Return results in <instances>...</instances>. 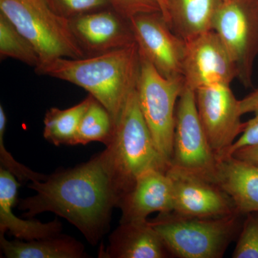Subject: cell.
I'll use <instances>...</instances> for the list:
<instances>
[{
	"label": "cell",
	"instance_id": "d6986e66",
	"mask_svg": "<svg viewBox=\"0 0 258 258\" xmlns=\"http://www.w3.org/2000/svg\"><path fill=\"white\" fill-rule=\"evenodd\" d=\"M0 245L8 258H81L86 255L81 242L61 234L40 240L9 241L0 233Z\"/></svg>",
	"mask_w": 258,
	"mask_h": 258
},
{
	"label": "cell",
	"instance_id": "30bf717a",
	"mask_svg": "<svg viewBox=\"0 0 258 258\" xmlns=\"http://www.w3.org/2000/svg\"><path fill=\"white\" fill-rule=\"evenodd\" d=\"M139 54L169 79H183L185 40L176 35L162 13H148L129 20Z\"/></svg>",
	"mask_w": 258,
	"mask_h": 258
},
{
	"label": "cell",
	"instance_id": "8fae6325",
	"mask_svg": "<svg viewBox=\"0 0 258 258\" xmlns=\"http://www.w3.org/2000/svg\"><path fill=\"white\" fill-rule=\"evenodd\" d=\"M237 77L234 61L213 30L185 41L182 64L185 87L195 91L215 85L230 86Z\"/></svg>",
	"mask_w": 258,
	"mask_h": 258
},
{
	"label": "cell",
	"instance_id": "277c9868",
	"mask_svg": "<svg viewBox=\"0 0 258 258\" xmlns=\"http://www.w3.org/2000/svg\"><path fill=\"white\" fill-rule=\"evenodd\" d=\"M106 149L111 155L123 196L133 187L137 177L144 171L169 169L170 164L156 147L141 111L137 89L125 103Z\"/></svg>",
	"mask_w": 258,
	"mask_h": 258
},
{
	"label": "cell",
	"instance_id": "5bb4252c",
	"mask_svg": "<svg viewBox=\"0 0 258 258\" xmlns=\"http://www.w3.org/2000/svg\"><path fill=\"white\" fill-rule=\"evenodd\" d=\"M118 208L122 212L120 223L146 221L154 212L174 211L172 183L166 171L152 169L142 173Z\"/></svg>",
	"mask_w": 258,
	"mask_h": 258
},
{
	"label": "cell",
	"instance_id": "484cf974",
	"mask_svg": "<svg viewBox=\"0 0 258 258\" xmlns=\"http://www.w3.org/2000/svg\"><path fill=\"white\" fill-rule=\"evenodd\" d=\"M57 14L72 19L109 5L108 0H48Z\"/></svg>",
	"mask_w": 258,
	"mask_h": 258
},
{
	"label": "cell",
	"instance_id": "9a60e30c",
	"mask_svg": "<svg viewBox=\"0 0 258 258\" xmlns=\"http://www.w3.org/2000/svg\"><path fill=\"white\" fill-rule=\"evenodd\" d=\"M171 254L149 220L122 222L109 237L106 250L99 257L166 258Z\"/></svg>",
	"mask_w": 258,
	"mask_h": 258
},
{
	"label": "cell",
	"instance_id": "603a6c76",
	"mask_svg": "<svg viewBox=\"0 0 258 258\" xmlns=\"http://www.w3.org/2000/svg\"><path fill=\"white\" fill-rule=\"evenodd\" d=\"M240 106L242 115L252 113L253 117L246 122L243 133L241 134L223 158L230 157L240 148L258 143V87L240 100Z\"/></svg>",
	"mask_w": 258,
	"mask_h": 258
},
{
	"label": "cell",
	"instance_id": "ffe728a7",
	"mask_svg": "<svg viewBox=\"0 0 258 258\" xmlns=\"http://www.w3.org/2000/svg\"><path fill=\"white\" fill-rule=\"evenodd\" d=\"M93 98L89 95L79 104L67 109H49L44 118V138L54 145L74 146L80 123Z\"/></svg>",
	"mask_w": 258,
	"mask_h": 258
},
{
	"label": "cell",
	"instance_id": "2e32d148",
	"mask_svg": "<svg viewBox=\"0 0 258 258\" xmlns=\"http://www.w3.org/2000/svg\"><path fill=\"white\" fill-rule=\"evenodd\" d=\"M18 180L10 171L0 168V233L9 232L18 240H32L60 235L62 223L57 218L43 223L19 218L13 213L17 203Z\"/></svg>",
	"mask_w": 258,
	"mask_h": 258
},
{
	"label": "cell",
	"instance_id": "9c48e42d",
	"mask_svg": "<svg viewBox=\"0 0 258 258\" xmlns=\"http://www.w3.org/2000/svg\"><path fill=\"white\" fill-rule=\"evenodd\" d=\"M199 118L218 160L243 133L240 100L229 85H215L195 91Z\"/></svg>",
	"mask_w": 258,
	"mask_h": 258
},
{
	"label": "cell",
	"instance_id": "d4e9b609",
	"mask_svg": "<svg viewBox=\"0 0 258 258\" xmlns=\"http://www.w3.org/2000/svg\"><path fill=\"white\" fill-rule=\"evenodd\" d=\"M232 257L258 258V212L244 216Z\"/></svg>",
	"mask_w": 258,
	"mask_h": 258
},
{
	"label": "cell",
	"instance_id": "f1b7e54d",
	"mask_svg": "<svg viewBox=\"0 0 258 258\" xmlns=\"http://www.w3.org/2000/svg\"><path fill=\"white\" fill-rule=\"evenodd\" d=\"M159 3V6H160L161 13H162L163 16L165 18L166 22H168V13H167V5H166V0H157Z\"/></svg>",
	"mask_w": 258,
	"mask_h": 258
},
{
	"label": "cell",
	"instance_id": "7c38bea8",
	"mask_svg": "<svg viewBox=\"0 0 258 258\" xmlns=\"http://www.w3.org/2000/svg\"><path fill=\"white\" fill-rule=\"evenodd\" d=\"M174 212L194 217L227 216L237 212L229 195L216 183L169 166Z\"/></svg>",
	"mask_w": 258,
	"mask_h": 258
},
{
	"label": "cell",
	"instance_id": "6da1fadb",
	"mask_svg": "<svg viewBox=\"0 0 258 258\" xmlns=\"http://www.w3.org/2000/svg\"><path fill=\"white\" fill-rule=\"evenodd\" d=\"M28 187L36 195L17 204L31 217L51 212L67 220L81 231L88 242L96 244L108 228L112 210L122 198L108 149L87 162L56 172Z\"/></svg>",
	"mask_w": 258,
	"mask_h": 258
},
{
	"label": "cell",
	"instance_id": "7a4b0ae2",
	"mask_svg": "<svg viewBox=\"0 0 258 258\" xmlns=\"http://www.w3.org/2000/svg\"><path fill=\"white\" fill-rule=\"evenodd\" d=\"M141 57L137 42L82 58L59 57L37 66V74L83 88L109 112L115 123L127 100L137 89Z\"/></svg>",
	"mask_w": 258,
	"mask_h": 258
},
{
	"label": "cell",
	"instance_id": "ac0fdd59",
	"mask_svg": "<svg viewBox=\"0 0 258 258\" xmlns=\"http://www.w3.org/2000/svg\"><path fill=\"white\" fill-rule=\"evenodd\" d=\"M221 0H166L168 22L183 40L212 30V22Z\"/></svg>",
	"mask_w": 258,
	"mask_h": 258
},
{
	"label": "cell",
	"instance_id": "52a82bcc",
	"mask_svg": "<svg viewBox=\"0 0 258 258\" xmlns=\"http://www.w3.org/2000/svg\"><path fill=\"white\" fill-rule=\"evenodd\" d=\"M212 30L233 60L237 79L244 88H252L258 56V0H221Z\"/></svg>",
	"mask_w": 258,
	"mask_h": 258
},
{
	"label": "cell",
	"instance_id": "44dd1931",
	"mask_svg": "<svg viewBox=\"0 0 258 258\" xmlns=\"http://www.w3.org/2000/svg\"><path fill=\"white\" fill-rule=\"evenodd\" d=\"M113 131L114 123L109 112L93 98L80 123L75 145L98 142L107 147L111 142Z\"/></svg>",
	"mask_w": 258,
	"mask_h": 258
},
{
	"label": "cell",
	"instance_id": "cb8c5ba5",
	"mask_svg": "<svg viewBox=\"0 0 258 258\" xmlns=\"http://www.w3.org/2000/svg\"><path fill=\"white\" fill-rule=\"evenodd\" d=\"M7 115L4 108L0 106V162L1 167L13 174L20 181H43L47 176L39 174L18 162L8 152L5 146L4 137L6 130Z\"/></svg>",
	"mask_w": 258,
	"mask_h": 258
},
{
	"label": "cell",
	"instance_id": "83f0119b",
	"mask_svg": "<svg viewBox=\"0 0 258 258\" xmlns=\"http://www.w3.org/2000/svg\"><path fill=\"white\" fill-rule=\"evenodd\" d=\"M231 156L258 166V143L240 148Z\"/></svg>",
	"mask_w": 258,
	"mask_h": 258
},
{
	"label": "cell",
	"instance_id": "3957f363",
	"mask_svg": "<svg viewBox=\"0 0 258 258\" xmlns=\"http://www.w3.org/2000/svg\"><path fill=\"white\" fill-rule=\"evenodd\" d=\"M244 216L238 212L219 217H186L171 212L159 214L149 222L172 257L221 258L238 237Z\"/></svg>",
	"mask_w": 258,
	"mask_h": 258
},
{
	"label": "cell",
	"instance_id": "ba28073f",
	"mask_svg": "<svg viewBox=\"0 0 258 258\" xmlns=\"http://www.w3.org/2000/svg\"><path fill=\"white\" fill-rule=\"evenodd\" d=\"M218 164L199 118L195 91L184 86L176 106L170 166L217 184Z\"/></svg>",
	"mask_w": 258,
	"mask_h": 258
},
{
	"label": "cell",
	"instance_id": "8992f818",
	"mask_svg": "<svg viewBox=\"0 0 258 258\" xmlns=\"http://www.w3.org/2000/svg\"><path fill=\"white\" fill-rule=\"evenodd\" d=\"M140 57L137 86L139 106L156 147L170 164L176 106L184 88V81L164 78L143 56Z\"/></svg>",
	"mask_w": 258,
	"mask_h": 258
},
{
	"label": "cell",
	"instance_id": "4fadbf2b",
	"mask_svg": "<svg viewBox=\"0 0 258 258\" xmlns=\"http://www.w3.org/2000/svg\"><path fill=\"white\" fill-rule=\"evenodd\" d=\"M75 37L86 56L122 48L135 42L128 20L115 12L93 11L70 19Z\"/></svg>",
	"mask_w": 258,
	"mask_h": 258
},
{
	"label": "cell",
	"instance_id": "4316f807",
	"mask_svg": "<svg viewBox=\"0 0 258 258\" xmlns=\"http://www.w3.org/2000/svg\"><path fill=\"white\" fill-rule=\"evenodd\" d=\"M115 13L125 20L148 13H161L157 0H108Z\"/></svg>",
	"mask_w": 258,
	"mask_h": 258
},
{
	"label": "cell",
	"instance_id": "5b68a950",
	"mask_svg": "<svg viewBox=\"0 0 258 258\" xmlns=\"http://www.w3.org/2000/svg\"><path fill=\"white\" fill-rule=\"evenodd\" d=\"M0 13L33 45L40 64L59 57H86L70 20L57 14L48 0H0Z\"/></svg>",
	"mask_w": 258,
	"mask_h": 258
},
{
	"label": "cell",
	"instance_id": "e0dca14e",
	"mask_svg": "<svg viewBox=\"0 0 258 258\" xmlns=\"http://www.w3.org/2000/svg\"><path fill=\"white\" fill-rule=\"evenodd\" d=\"M217 184L239 213L258 212V166L232 156L220 159Z\"/></svg>",
	"mask_w": 258,
	"mask_h": 258
},
{
	"label": "cell",
	"instance_id": "7402d4cb",
	"mask_svg": "<svg viewBox=\"0 0 258 258\" xmlns=\"http://www.w3.org/2000/svg\"><path fill=\"white\" fill-rule=\"evenodd\" d=\"M0 57H10L36 69L40 64L38 53L28 39L0 13Z\"/></svg>",
	"mask_w": 258,
	"mask_h": 258
}]
</instances>
